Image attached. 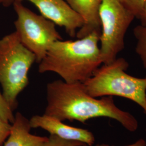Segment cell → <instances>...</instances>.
<instances>
[{
	"instance_id": "obj_9",
	"label": "cell",
	"mask_w": 146,
	"mask_h": 146,
	"mask_svg": "<svg viewBox=\"0 0 146 146\" xmlns=\"http://www.w3.org/2000/svg\"><path fill=\"white\" fill-rule=\"evenodd\" d=\"M83 20L84 25L76 33L78 38L96 32L101 34L100 8L101 0H65Z\"/></svg>"
},
{
	"instance_id": "obj_1",
	"label": "cell",
	"mask_w": 146,
	"mask_h": 146,
	"mask_svg": "<svg viewBox=\"0 0 146 146\" xmlns=\"http://www.w3.org/2000/svg\"><path fill=\"white\" fill-rule=\"evenodd\" d=\"M47 101L44 114L61 121H78L85 124L91 119L107 117L117 121L130 132L139 128L135 117L120 109L113 96L93 97L81 82L69 84L60 80L49 83Z\"/></svg>"
},
{
	"instance_id": "obj_15",
	"label": "cell",
	"mask_w": 146,
	"mask_h": 146,
	"mask_svg": "<svg viewBox=\"0 0 146 146\" xmlns=\"http://www.w3.org/2000/svg\"><path fill=\"white\" fill-rule=\"evenodd\" d=\"M12 125L0 116V146L6 141L11 134Z\"/></svg>"
},
{
	"instance_id": "obj_6",
	"label": "cell",
	"mask_w": 146,
	"mask_h": 146,
	"mask_svg": "<svg viewBox=\"0 0 146 146\" xmlns=\"http://www.w3.org/2000/svg\"><path fill=\"white\" fill-rule=\"evenodd\" d=\"M13 6L17 15L15 31L21 43L35 55L36 62L39 63L52 43L62 40V37L54 23L32 11L22 2L16 0Z\"/></svg>"
},
{
	"instance_id": "obj_14",
	"label": "cell",
	"mask_w": 146,
	"mask_h": 146,
	"mask_svg": "<svg viewBox=\"0 0 146 146\" xmlns=\"http://www.w3.org/2000/svg\"><path fill=\"white\" fill-rule=\"evenodd\" d=\"M0 116L6 121L13 123L14 121L15 115L13 110L5 99L2 93L0 92Z\"/></svg>"
},
{
	"instance_id": "obj_19",
	"label": "cell",
	"mask_w": 146,
	"mask_h": 146,
	"mask_svg": "<svg viewBox=\"0 0 146 146\" xmlns=\"http://www.w3.org/2000/svg\"></svg>"
},
{
	"instance_id": "obj_7",
	"label": "cell",
	"mask_w": 146,
	"mask_h": 146,
	"mask_svg": "<svg viewBox=\"0 0 146 146\" xmlns=\"http://www.w3.org/2000/svg\"><path fill=\"white\" fill-rule=\"evenodd\" d=\"M17 1H26L33 4L41 15L56 25L64 27L67 33L72 37L76 36L77 31L84 25L82 19L73 11L65 0Z\"/></svg>"
},
{
	"instance_id": "obj_2",
	"label": "cell",
	"mask_w": 146,
	"mask_h": 146,
	"mask_svg": "<svg viewBox=\"0 0 146 146\" xmlns=\"http://www.w3.org/2000/svg\"><path fill=\"white\" fill-rule=\"evenodd\" d=\"M100 36L94 32L75 41L53 43L39 63L38 72L56 73L67 83H84L103 63Z\"/></svg>"
},
{
	"instance_id": "obj_3",
	"label": "cell",
	"mask_w": 146,
	"mask_h": 146,
	"mask_svg": "<svg viewBox=\"0 0 146 146\" xmlns=\"http://www.w3.org/2000/svg\"><path fill=\"white\" fill-rule=\"evenodd\" d=\"M129 63L125 58H116L103 64L84 82L87 92L94 98L119 96L138 104L146 114V76L137 78L126 73Z\"/></svg>"
},
{
	"instance_id": "obj_16",
	"label": "cell",
	"mask_w": 146,
	"mask_h": 146,
	"mask_svg": "<svg viewBox=\"0 0 146 146\" xmlns=\"http://www.w3.org/2000/svg\"><path fill=\"white\" fill-rule=\"evenodd\" d=\"M146 141L143 139H140L138 140L135 141V142L130 144V145H125V146H146ZM80 146H110L108 145L107 144H101V145H97L96 146H89L87 144L84 143L82 145H81Z\"/></svg>"
},
{
	"instance_id": "obj_4",
	"label": "cell",
	"mask_w": 146,
	"mask_h": 146,
	"mask_svg": "<svg viewBox=\"0 0 146 146\" xmlns=\"http://www.w3.org/2000/svg\"><path fill=\"white\" fill-rule=\"evenodd\" d=\"M35 61V55L23 45L16 31L0 39V84L13 111L17 107L18 96L29 84L28 73Z\"/></svg>"
},
{
	"instance_id": "obj_11",
	"label": "cell",
	"mask_w": 146,
	"mask_h": 146,
	"mask_svg": "<svg viewBox=\"0 0 146 146\" xmlns=\"http://www.w3.org/2000/svg\"><path fill=\"white\" fill-rule=\"evenodd\" d=\"M133 34L136 41V52L146 69V25H140L136 26Z\"/></svg>"
},
{
	"instance_id": "obj_18",
	"label": "cell",
	"mask_w": 146,
	"mask_h": 146,
	"mask_svg": "<svg viewBox=\"0 0 146 146\" xmlns=\"http://www.w3.org/2000/svg\"><path fill=\"white\" fill-rule=\"evenodd\" d=\"M15 0H0V5L4 7H9L13 5Z\"/></svg>"
},
{
	"instance_id": "obj_17",
	"label": "cell",
	"mask_w": 146,
	"mask_h": 146,
	"mask_svg": "<svg viewBox=\"0 0 146 146\" xmlns=\"http://www.w3.org/2000/svg\"><path fill=\"white\" fill-rule=\"evenodd\" d=\"M139 20L141 21V25H146V0L145 1V5L142 14Z\"/></svg>"
},
{
	"instance_id": "obj_8",
	"label": "cell",
	"mask_w": 146,
	"mask_h": 146,
	"mask_svg": "<svg viewBox=\"0 0 146 146\" xmlns=\"http://www.w3.org/2000/svg\"><path fill=\"white\" fill-rule=\"evenodd\" d=\"M31 128H40L50 133L69 141H78L89 146L94 145L95 138L92 132L87 129L74 127L49 115H34L29 120Z\"/></svg>"
},
{
	"instance_id": "obj_10",
	"label": "cell",
	"mask_w": 146,
	"mask_h": 146,
	"mask_svg": "<svg viewBox=\"0 0 146 146\" xmlns=\"http://www.w3.org/2000/svg\"><path fill=\"white\" fill-rule=\"evenodd\" d=\"M11 125V134L3 146H39L48 138L31 134L29 120L20 112L16 113Z\"/></svg>"
},
{
	"instance_id": "obj_13",
	"label": "cell",
	"mask_w": 146,
	"mask_h": 146,
	"mask_svg": "<svg viewBox=\"0 0 146 146\" xmlns=\"http://www.w3.org/2000/svg\"><path fill=\"white\" fill-rule=\"evenodd\" d=\"M83 144L84 143L78 141L66 140L57 136L50 135L47 140L39 146H80Z\"/></svg>"
},
{
	"instance_id": "obj_12",
	"label": "cell",
	"mask_w": 146,
	"mask_h": 146,
	"mask_svg": "<svg viewBox=\"0 0 146 146\" xmlns=\"http://www.w3.org/2000/svg\"><path fill=\"white\" fill-rule=\"evenodd\" d=\"M120 2L140 19L142 14L145 0H119Z\"/></svg>"
},
{
	"instance_id": "obj_5",
	"label": "cell",
	"mask_w": 146,
	"mask_h": 146,
	"mask_svg": "<svg viewBox=\"0 0 146 146\" xmlns=\"http://www.w3.org/2000/svg\"><path fill=\"white\" fill-rule=\"evenodd\" d=\"M100 49L102 64L111 62L125 48V34L134 15L119 0H101Z\"/></svg>"
}]
</instances>
